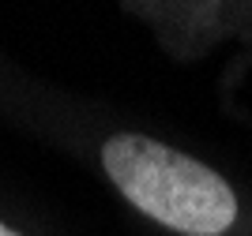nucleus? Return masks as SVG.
Masks as SVG:
<instances>
[{"mask_svg": "<svg viewBox=\"0 0 252 236\" xmlns=\"http://www.w3.org/2000/svg\"><path fill=\"white\" fill-rule=\"evenodd\" d=\"M102 165L132 206L185 236H222L237 217L230 184L166 143L117 135L105 143Z\"/></svg>", "mask_w": 252, "mask_h": 236, "instance_id": "f257e3e1", "label": "nucleus"}, {"mask_svg": "<svg viewBox=\"0 0 252 236\" xmlns=\"http://www.w3.org/2000/svg\"><path fill=\"white\" fill-rule=\"evenodd\" d=\"M0 236H19V233H11V229L4 225V221H0Z\"/></svg>", "mask_w": 252, "mask_h": 236, "instance_id": "f03ea898", "label": "nucleus"}]
</instances>
